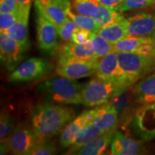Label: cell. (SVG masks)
<instances>
[{
  "label": "cell",
  "mask_w": 155,
  "mask_h": 155,
  "mask_svg": "<svg viewBox=\"0 0 155 155\" xmlns=\"http://www.w3.org/2000/svg\"><path fill=\"white\" fill-rule=\"evenodd\" d=\"M74 112L71 108L52 103L35 106L31 115L32 128L38 142L48 141L58 134L71 121Z\"/></svg>",
  "instance_id": "6da1fadb"
},
{
  "label": "cell",
  "mask_w": 155,
  "mask_h": 155,
  "mask_svg": "<svg viewBox=\"0 0 155 155\" xmlns=\"http://www.w3.org/2000/svg\"><path fill=\"white\" fill-rule=\"evenodd\" d=\"M83 85L74 80L64 77L52 78L44 81L37 86L38 96L49 103L65 104H83L81 90Z\"/></svg>",
  "instance_id": "7a4b0ae2"
},
{
  "label": "cell",
  "mask_w": 155,
  "mask_h": 155,
  "mask_svg": "<svg viewBox=\"0 0 155 155\" xmlns=\"http://www.w3.org/2000/svg\"><path fill=\"white\" fill-rule=\"evenodd\" d=\"M124 91L112 81L96 77L83 84L81 90L83 104L86 107H97L105 104L115 95Z\"/></svg>",
  "instance_id": "3957f363"
},
{
  "label": "cell",
  "mask_w": 155,
  "mask_h": 155,
  "mask_svg": "<svg viewBox=\"0 0 155 155\" xmlns=\"http://www.w3.org/2000/svg\"><path fill=\"white\" fill-rule=\"evenodd\" d=\"M116 53L120 67L132 85L155 71V57L125 52Z\"/></svg>",
  "instance_id": "277c9868"
},
{
  "label": "cell",
  "mask_w": 155,
  "mask_h": 155,
  "mask_svg": "<svg viewBox=\"0 0 155 155\" xmlns=\"http://www.w3.org/2000/svg\"><path fill=\"white\" fill-rule=\"evenodd\" d=\"M35 7L38 47L42 53L52 55L60 48L59 32L55 25L44 15L40 7L37 5Z\"/></svg>",
  "instance_id": "5b68a950"
},
{
  "label": "cell",
  "mask_w": 155,
  "mask_h": 155,
  "mask_svg": "<svg viewBox=\"0 0 155 155\" xmlns=\"http://www.w3.org/2000/svg\"><path fill=\"white\" fill-rule=\"evenodd\" d=\"M1 141H5L9 151L17 155L30 154L38 143L32 127L23 123L15 126L12 132Z\"/></svg>",
  "instance_id": "8992f818"
},
{
  "label": "cell",
  "mask_w": 155,
  "mask_h": 155,
  "mask_svg": "<svg viewBox=\"0 0 155 155\" xmlns=\"http://www.w3.org/2000/svg\"><path fill=\"white\" fill-rule=\"evenodd\" d=\"M96 75L104 80L114 82L124 90H127L132 86V83L120 67L116 52L97 59Z\"/></svg>",
  "instance_id": "52a82bcc"
},
{
  "label": "cell",
  "mask_w": 155,
  "mask_h": 155,
  "mask_svg": "<svg viewBox=\"0 0 155 155\" xmlns=\"http://www.w3.org/2000/svg\"><path fill=\"white\" fill-rule=\"evenodd\" d=\"M96 65L97 59L83 61L74 58L59 56L55 72L59 76L75 80L96 74Z\"/></svg>",
  "instance_id": "ba28073f"
},
{
  "label": "cell",
  "mask_w": 155,
  "mask_h": 155,
  "mask_svg": "<svg viewBox=\"0 0 155 155\" xmlns=\"http://www.w3.org/2000/svg\"><path fill=\"white\" fill-rule=\"evenodd\" d=\"M53 69V65L48 60L32 58L19 65L9 75V81L13 83L28 82L38 80L47 75Z\"/></svg>",
  "instance_id": "9c48e42d"
},
{
  "label": "cell",
  "mask_w": 155,
  "mask_h": 155,
  "mask_svg": "<svg viewBox=\"0 0 155 155\" xmlns=\"http://www.w3.org/2000/svg\"><path fill=\"white\" fill-rule=\"evenodd\" d=\"M131 127L135 134L143 140L155 138V103L139 108L131 122Z\"/></svg>",
  "instance_id": "30bf717a"
},
{
  "label": "cell",
  "mask_w": 155,
  "mask_h": 155,
  "mask_svg": "<svg viewBox=\"0 0 155 155\" xmlns=\"http://www.w3.org/2000/svg\"><path fill=\"white\" fill-rule=\"evenodd\" d=\"M114 51L116 53L125 52L155 57V40L154 37L127 36L116 42Z\"/></svg>",
  "instance_id": "8fae6325"
},
{
  "label": "cell",
  "mask_w": 155,
  "mask_h": 155,
  "mask_svg": "<svg viewBox=\"0 0 155 155\" xmlns=\"http://www.w3.org/2000/svg\"><path fill=\"white\" fill-rule=\"evenodd\" d=\"M127 19L128 36L144 38L155 36V13L142 12Z\"/></svg>",
  "instance_id": "7c38bea8"
},
{
  "label": "cell",
  "mask_w": 155,
  "mask_h": 155,
  "mask_svg": "<svg viewBox=\"0 0 155 155\" xmlns=\"http://www.w3.org/2000/svg\"><path fill=\"white\" fill-rule=\"evenodd\" d=\"M44 15L55 25L58 31L68 17V10L71 8L69 0H35Z\"/></svg>",
  "instance_id": "4fadbf2b"
},
{
  "label": "cell",
  "mask_w": 155,
  "mask_h": 155,
  "mask_svg": "<svg viewBox=\"0 0 155 155\" xmlns=\"http://www.w3.org/2000/svg\"><path fill=\"white\" fill-rule=\"evenodd\" d=\"M25 52L14 39L5 32L0 34V57L1 61L9 71H14L22 60Z\"/></svg>",
  "instance_id": "5bb4252c"
},
{
  "label": "cell",
  "mask_w": 155,
  "mask_h": 155,
  "mask_svg": "<svg viewBox=\"0 0 155 155\" xmlns=\"http://www.w3.org/2000/svg\"><path fill=\"white\" fill-rule=\"evenodd\" d=\"M95 115V108L84 111L68 124L61 131L59 138L60 144L63 148L71 147L76 139L78 134L87 125L92 123Z\"/></svg>",
  "instance_id": "9a60e30c"
},
{
  "label": "cell",
  "mask_w": 155,
  "mask_h": 155,
  "mask_svg": "<svg viewBox=\"0 0 155 155\" xmlns=\"http://www.w3.org/2000/svg\"><path fill=\"white\" fill-rule=\"evenodd\" d=\"M92 124L104 132L116 131L119 124V114L116 108L107 102L95 107V115Z\"/></svg>",
  "instance_id": "2e32d148"
},
{
  "label": "cell",
  "mask_w": 155,
  "mask_h": 155,
  "mask_svg": "<svg viewBox=\"0 0 155 155\" xmlns=\"http://www.w3.org/2000/svg\"><path fill=\"white\" fill-rule=\"evenodd\" d=\"M136 103L147 105L155 103V73L141 79L131 91Z\"/></svg>",
  "instance_id": "e0dca14e"
},
{
  "label": "cell",
  "mask_w": 155,
  "mask_h": 155,
  "mask_svg": "<svg viewBox=\"0 0 155 155\" xmlns=\"http://www.w3.org/2000/svg\"><path fill=\"white\" fill-rule=\"evenodd\" d=\"M58 50L59 56L74 58L83 61H94L97 59L94 45L91 40L81 43L66 42L60 47Z\"/></svg>",
  "instance_id": "ac0fdd59"
},
{
  "label": "cell",
  "mask_w": 155,
  "mask_h": 155,
  "mask_svg": "<svg viewBox=\"0 0 155 155\" xmlns=\"http://www.w3.org/2000/svg\"><path fill=\"white\" fill-rule=\"evenodd\" d=\"M142 153V145L124 135L119 131H115L111 142V154L114 155H134Z\"/></svg>",
  "instance_id": "d6986e66"
},
{
  "label": "cell",
  "mask_w": 155,
  "mask_h": 155,
  "mask_svg": "<svg viewBox=\"0 0 155 155\" xmlns=\"http://www.w3.org/2000/svg\"><path fill=\"white\" fill-rule=\"evenodd\" d=\"M29 15L30 9L23 11L19 18L5 32L7 35L14 39L25 52L28 51L30 46L28 38Z\"/></svg>",
  "instance_id": "ffe728a7"
},
{
  "label": "cell",
  "mask_w": 155,
  "mask_h": 155,
  "mask_svg": "<svg viewBox=\"0 0 155 155\" xmlns=\"http://www.w3.org/2000/svg\"><path fill=\"white\" fill-rule=\"evenodd\" d=\"M116 131H106L78 150L73 154L99 155L104 154L109 144Z\"/></svg>",
  "instance_id": "44dd1931"
},
{
  "label": "cell",
  "mask_w": 155,
  "mask_h": 155,
  "mask_svg": "<svg viewBox=\"0 0 155 155\" xmlns=\"http://www.w3.org/2000/svg\"><path fill=\"white\" fill-rule=\"evenodd\" d=\"M97 34L104 38L110 43L114 45L121 39L128 36L127 19H124L113 25L101 28Z\"/></svg>",
  "instance_id": "7402d4cb"
},
{
  "label": "cell",
  "mask_w": 155,
  "mask_h": 155,
  "mask_svg": "<svg viewBox=\"0 0 155 155\" xmlns=\"http://www.w3.org/2000/svg\"><path fill=\"white\" fill-rule=\"evenodd\" d=\"M104 132L101 130L99 128L91 123L90 124L87 125L86 127L83 128L78 134L76 139L73 143L72 146L70 147V150L66 153L67 154H73L75 151L81 148L89 141L96 138L97 137L100 136Z\"/></svg>",
  "instance_id": "603a6c76"
},
{
  "label": "cell",
  "mask_w": 155,
  "mask_h": 155,
  "mask_svg": "<svg viewBox=\"0 0 155 155\" xmlns=\"http://www.w3.org/2000/svg\"><path fill=\"white\" fill-rule=\"evenodd\" d=\"M94 19L98 23L100 28H104L108 25L120 22L125 18L121 12L116 10L115 9L106 7V6L99 5L98 12L94 17Z\"/></svg>",
  "instance_id": "cb8c5ba5"
},
{
  "label": "cell",
  "mask_w": 155,
  "mask_h": 155,
  "mask_svg": "<svg viewBox=\"0 0 155 155\" xmlns=\"http://www.w3.org/2000/svg\"><path fill=\"white\" fill-rule=\"evenodd\" d=\"M98 6L97 0H73L71 9L79 15L94 18L98 12Z\"/></svg>",
  "instance_id": "d4e9b609"
},
{
  "label": "cell",
  "mask_w": 155,
  "mask_h": 155,
  "mask_svg": "<svg viewBox=\"0 0 155 155\" xmlns=\"http://www.w3.org/2000/svg\"><path fill=\"white\" fill-rule=\"evenodd\" d=\"M67 15L68 17L72 19L78 28L86 29L91 32L92 33H97L100 30V26L91 17L75 14L71 10V8L68 10Z\"/></svg>",
  "instance_id": "484cf974"
},
{
  "label": "cell",
  "mask_w": 155,
  "mask_h": 155,
  "mask_svg": "<svg viewBox=\"0 0 155 155\" xmlns=\"http://www.w3.org/2000/svg\"><path fill=\"white\" fill-rule=\"evenodd\" d=\"M90 40H91L93 45H94L97 59L114 52L113 44L110 43L99 35L97 33H92Z\"/></svg>",
  "instance_id": "4316f807"
},
{
  "label": "cell",
  "mask_w": 155,
  "mask_h": 155,
  "mask_svg": "<svg viewBox=\"0 0 155 155\" xmlns=\"http://www.w3.org/2000/svg\"><path fill=\"white\" fill-rule=\"evenodd\" d=\"M127 90L115 95L108 101L116 108L119 116H124L130 107V97L127 93Z\"/></svg>",
  "instance_id": "83f0119b"
},
{
  "label": "cell",
  "mask_w": 155,
  "mask_h": 155,
  "mask_svg": "<svg viewBox=\"0 0 155 155\" xmlns=\"http://www.w3.org/2000/svg\"><path fill=\"white\" fill-rule=\"evenodd\" d=\"M155 5V0H124L116 10L119 12L144 9Z\"/></svg>",
  "instance_id": "f1b7e54d"
},
{
  "label": "cell",
  "mask_w": 155,
  "mask_h": 155,
  "mask_svg": "<svg viewBox=\"0 0 155 155\" xmlns=\"http://www.w3.org/2000/svg\"><path fill=\"white\" fill-rule=\"evenodd\" d=\"M77 28L78 26L75 24L74 22L68 17L62 26L58 30L60 38L65 42H72L73 34Z\"/></svg>",
  "instance_id": "f546056e"
},
{
  "label": "cell",
  "mask_w": 155,
  "mask_h": 155,
  "mask_svg": "<svg viewBox=\"0 0 155 155\" xmlns=\"http://www.w3.org/2000/svg\"><path fill=\"white\" fill-rule=\"evenodd\" d=\"M15 128V120L8 113H2L0 119V137L3 140Z\"/></svg>",
  "instance_id": "4dcf8cb0"
},
{
  "label": "cell",
  "mask_w": 155,
  "mask_h": 155,
  "mask_svg": "<svg viewBox=\"0 0 155 155\" xmlns=\"http://www.w3.org/2000/svg\"><path fill=\"white\" fill-rule=\"evenodd\" d=\"M27 10L20 9L17 12L12 13H1L0 14V31L1 32H5L6 30L11 27L19 18L22 12Z\"/></svg>",
  "instance_id": "1f68e13d"
},
{
  "label": "cell",
  "mask_w": 155,
  "mask_h": 155,
  "mask_svg": "<svg viewBox=\"0 0 155 155\" xmlns=\"http://www.w3.org/2000/svg\"><path fill=\"white\" fill-rule=\"evenodd\" d=\"M57 152L56 147L49 140L38 142L30 154L32 155H52Z\"/></svg>",
  "instance_id": "d6a6232c"
},
{
  "label": "cell",
  "mask_w": 155,
  "mask_h": 155,
  "mask_svg": "<svg viewBox=\"0 0 155 155\" xmlns=\"http://www.w3.org/2000/svg\"><path fill=\"white\" fill-rule=\"evenodd\" d=\"M92 32L86 29L80 28L78 27L76 30L74 31L72 37V42L75 43H81L90 40Z\"/></svg>",
  "instance_id": "836d02e7"
},
{
  "label": "cell",
  "mask_w": 155,
  "mask_h": 155,
  "mask_svg": "<svg viewBox=\"0 0 155 155\" xmlns=\"http://www.w3.org/2000/svg\"><path fill=\"white\" fill-rule=\"evenodd\" d=\"M20 10L16 0H4L0 6V13L17 12Z\"/></svg>",
  "instance_id": "e575fe53"
},
{
  "label": "cell",
  "mask_w": 155,
  "mask_h": 155,
  "mask_svg": "<svg viewBox=\"0 0 155 155\" xmlns=\"http://www.w3.org/2000/svg\"><path fill=\"white\" fill-rule=\"evenodd\" d=\"M99 5L116 9L124 0H97Z\"/></svg>",
  "instance_id": "d590c367"
},
{
  "label": "cell",
  "mask_w": 155,
  "mask_h": 155,
  "mask_svg": "<svg viewBox=\"0 0 155 155\" xmlns=\"http://www.w3.org/2000/svg\"><path fill=\"white\" fill-rule=\"evenodd\" d=\"M18 4L19 9L24 10V9H30L31 0H16Z\"/></svg>",
  "instance_id": "8d00e7d4"
},
{
  "label": "cell",
  "mask_w": 155,
  "mask_h": 155,
  "mask_svg": "<svg viewBox=\"0 0 155 155\" xmlns=\"http://www.w3.org/2000/svg\"><path fill=\"white\" fill-rule=\"evenodd\" d=\"M3 1H4V0H0V3H2V2Z\"/></svg>",
  "instance_id": "74e56055"
},
{
  "label": "cell",
  "mask_w": 155,
  "mask_h": 155,
  "mask_svg": "<svg viewBox=\"0 0 155 155\" xmlns=\"http://www.w3.org/2000/svg\"><path fill=\"white\" fill-rule=\"evenodd\" d=\"M154 40H155V36H154Z\"/></svg>",
  "instance_id": "f35d334b"
}]
</instances>
